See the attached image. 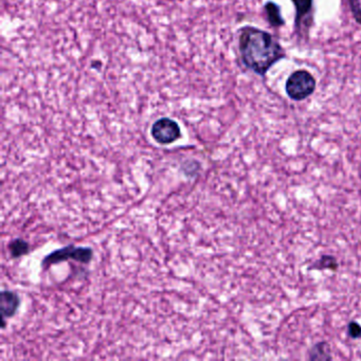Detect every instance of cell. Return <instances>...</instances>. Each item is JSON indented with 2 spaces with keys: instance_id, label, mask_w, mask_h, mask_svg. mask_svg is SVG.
<instances>
[{
  "instance_id": "12",
  "label": "cell",
  "mask_w": 361,
  "mask_h": 361,
  "mask_svg": "<svg viewBox=\"0 0 361 361\" xmlns=\"http://www.w3.org/2000/svg\"><path fill=\"white\" fill-rule=\"evenodd\" d=\"M348 335L352 338H359L361 336V327L357 322H350L348 325Z\"/></svg>"
},
{
  "instance_id": "6",
  "label": "cell",
  "mask_w": 361,
  "mask_h": 361,
  "mask_svg": "<svg viewBox=\"0 0 361 361\" xmlns=\"http://www.w3.org/2000/svg\"><path fill=\"white\" fill-rule=\"evenodd\" d=\"M20 306V298L18 294L12 292H3L1 294V311L3 318H9L14 316Z\"/></svg>"
},
{
  "instance_id": "3",
  "label": "cell",
  "mask_w": 361,
  "mask_h": 361,
  "mask_svg": "<svg viewBox=\"0 0 361 361\" xmlns=\"http://www.w3.org/2000/svg\"><path fill=\"white\" fill-rule=\"evenodd\" d=\"M151 136L156 142L161 144H170L175 142L180 135V128L177 122L170 118H161L153 124L151 128Z\"/></svg>"
},
{
  "instance_id": "1",
  "label": "cell",
  "mask_w": 361,
  "mask_h": 361,
  "mask_svg": "<svg viewBox=\"0 0 361 361\" xmlns=\"http://www.w3.org/2000/svg\"><path fill=\"white\" fill-rule=\"evenodd\" d=\"M238 49L244 65L262 78L273 65L286 57L285 49L275 37L251 26L240 30Z\"/></svg>"
},
{
  "instance_id": "4",
  "label": "cell",
  "mask_w": 361,
  "mask_h": 361,
  "mask_svg": "<svg viewBox=\"0 0 361 361\" xmlns=\"http://www.w3.org/2000/svg\"><path fill=\"white\" fill-rule=\"evenodd\" d=\"M93 257V252L88 248H74V247L69 246L66 248L61 249V250L55 251L53 254L48 255L46 257L43 265L49 266V265L57 264V263H62L64 261H67L68 259L78 261L81 263H88Z\"/></svg>"
},
{
  "instance_id": "5",
  "label": "cell",
  "mask_w": 361,
  "mask_h": 361,
  "mask_svg": "<svg viewBox=\"0 0 361 361\" xmlns=\"http://www.w3.org/2000/svg\"><path fill=\"white\" fill-rule=\"evenodd\" d=\"M296 9V25L297 29H302L303 25L306 24L308 20L312 18L313 4L314 0H292Z\"/></svg>"
},
{
  "instance_id": "7",
  "label": "cell",
  "mask_w": 361,
  "mask_h": 361,
  "mask_svg": "<svg viewBox=\"0 0 361 361\" xmlns=\"http://www.w3.org/2000/svg\"><path fill=\"white\" fill-rule=\"evenodd\" d=\"M264 10L266 12L267 20H268L271 27L280 28V27L285 25V22L282 18L281 8L277 4L268 1V3L265 4Z\"/></svg>"
},
{
  "instance_id": "11",
  "label": "cell",
  "mask_w": 361,
  "mask_h": 361,
  "mask_svg": "<svg viewBox=\"0 0 361 361\" xmlns=\"http://www.w3.org/2000/svg\"><path fill=\"white\" fill-rule=\"evenodd\" d=\"M350 3V11H352L353 16L355 20L361 25V6L358 0H348Z\"/></svg>"
},
{
  "instance_id": "8",
  "label": "cell",
  "mask_w": 361,
  "mask_h": 361,
  "mask_svg": "<svg viewBox=\"0 0 361 361\" xmlns=\"http://www.w3.org/2000/svg\"><path fill=\"white\" fill-rule=\"evenodd\" d=\"M329 356V344L327 343H319L313 348L311 352V359L312 360H316V359H331Z\"/></svg>"
},
{
  "instance_id": "2",
  "label": "cell",
  "mask_w": 361,
  "mask_h": 361,
  "mask_svg": "<svg viewBox=\"0 0 361 361\" xmlns=\"http://www.w3.org/2000/svg\"><path fill=\"white\" fill-rule=\"evenodd\" d=\"M316 79L307 70H297L286 81L285 91L294 101H303L316 90Z\"/></svg>"
},
{
  "instance_id": "9",
  "label": "cell",
  "mask_w": 361,
  "mask_h": 361,
  "mask_svg": "<svg viewBox=\"0 0 361 361\" xmlns=\"http://www.w3.org/2000/svg\"><path fill=\"white\" fill-rule=\"evenodd\" d=\"M10 250H11V253L13 257H22V255L26 254V253L28 252V244L22 240H14V242L12 243L11 246H10Z\"/></svg>"
},
{
  "instance_id": "10",
  "label": "cell",
  "mask_w": 361,
  "mask_h": 361,
  "mask_svg": "<svg viewBox=\"0 0 361 361\" xmlns=\"http://www.w3.org/2000/svg\"><path fill=\"white\" fill-rule=\"evenodd\" d=\"M317 267H319V269H336L337 262H336V259H334L333 257H323L319 264L317 263Z\"/></svg>"
}]
</instances>
